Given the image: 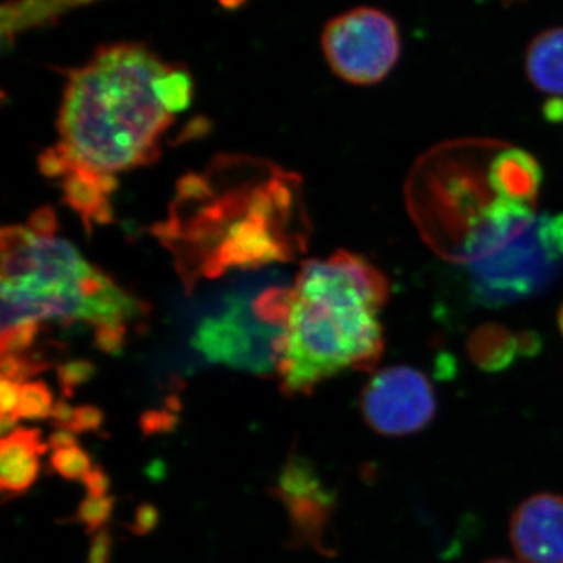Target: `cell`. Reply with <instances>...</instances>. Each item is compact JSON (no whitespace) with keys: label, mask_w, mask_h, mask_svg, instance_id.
Returning a JSON list of instances; mask_svg holds the SVG:
<instances>
[{"label":"cell","mask_w":563,"mask_h":563,"mask_svg":"<svg viewBox=\"0 0 563 563\" xmlns=\"http://www.w3.org/2000/svg\"><path fill=\"white\" fill-rule=\"evenodd\" d=\"M172 66L135 43L103 46L70 73L63 91L57 150L44 166L65 176L66 196L107 207L118 173L150 163L176 113L162 80Z\"/></svg>","instance_id":"6da1fadb"},{"label":"cell","mask_w":563,"mask_h":563,"mask_svg":"<svg viewBox=\"0 0 563 563\" xmlns=\"http://www.w3.org/2000/svg\"><path fill=\"white\" fill-rule=\"evenodd\" d=\"M2 357L21 355L47 322L90 325L99 346L121 350L143 306L55 233L51 213L2 232Z\"/></svg>","instance_id":"7a4b0ae2"},{"label":"cell","mask_w":563,"mask_h":563,"mask_svg":"<svg viewBox=\"0 0 563 563\" xmlns=\"http://www.w3.org/2000/svg\"><path fill=\"white\" fill-rule=\"evenodd\" d=\"M388 298L387 276L362 255L339 251L303 263L288 292L282 390L310 395L340 373L372 372L384 354Z\"/></svg>","instance_id":"3957f363"},{"label":"cell","mask_w":563,"mask_h":563,"mask_svg":"<svg viewBox=\"0 0 563 563\" xmlns=\"http://www.w3.org/2000/svg\"><path fill=\"white\" fill-rule=\"evenodd\" d=\"M476 306L501 309L547 291L563 273V213L498 195L453 251Z\"/></svg>","instance_id":"277c9868"},{"label":"cell","mask_w":563,"mask_h":563,"mask_svg":"<svg viewBox=\"0 0 563 563\" xmlns=\"http://www.w3.org/2000/svg\"><path fill=\"white\" fill-rule=\"evenodd\" d=\"M288 292L268 290L254 302L239 301L199 325L192 344L210 362L255 374L279 372Z\"/></svg>","instance_id":"5b68a950"},{"label":"cell","mask_w":563,"mask_h":563,"mask_svg":"<svg viewBox=\"0 0 563 563\" xmlns=\"http://www.w3.org/2000/svg\"><path fill=\"white\" fill-rule=\"evenodd\" d=\"M322 49L336 76L354 85L384 80L401 54L398 27L376 9H355L325 25Z\"/></svg>","instance_id":"8992f818"},{"label":"cell","mask_w":563,"mask_h":563,"mask_svg":"<svg viewBox=\"0 0 563 563\" xmlns=\"http://www.w3.org/2000/svg\"><path fill=\"white\" fill-rule=\"evenodd\" d=\"M363 420L383 437H407L428 428L437 415L431 380L407 365L374 373L362 391Z\"/></svg>","instance_id":"52a82bcc"},{"label":"cell","mask_w":563,"mask_h":563,"mask_svg":"<svg viewBox=\"0 0 563 563\" xmlns=\"http://www.w3.org/2000/svg\"><path fill=\"white\" fill-rule=\"evenodd\" d=\"M276 496L287 509L296 539L328 553L324 537L335 509V493L321 483L312 463L291 455L277 481Z\"/></svg>","instance_id":"ba28073f"},{"label":"cell","mask_w":563,"mask_h":563,"mask_svg":"<svg viewBox=\"0 0 563 563\" xmlns=\"http://www.w3.org/2000/svg\"><path fill=\"white\" fill-rule=\"evenodd\" d=\"M509 539L521 563H563V495L526 498L510 517Z\"/></svg>","instance_id":"9c48e42d"},{"label":"cell","mask_w":563,"mask_h":563,"mask_svg":"<svg viewBox=\"0 0 563 563\" xmlns=\"http://www.w3.org/2000/svg\"><path fill=\"white\" fill-rule=\"evenodd\" d=\"M47 451L38 429L18 428L0 444V488L5 501L24 495L38 479L40 457Z\"/></svg>","instance_id":"30bf717a"},{"label":"cell","mask_w":563,"mask_h":563,"mask_svg":"<svg viewBox=\"0 0 563 563\" xmlns=\"http://www.w3.org/2000/svg\"><path fill=\"white\" fill-rule=\"evenodd\" d=\"M526 74L537 90L563 98V29L540 33L526 52Z\"/></svg>","instance_id":"8fae6325"},{"label":"cell","mask_w":563,"mask_h":563,"mask_svg":"<svg viewBox=\"0 0 563 563\" xmlns=\"http://www.w3.org/2000/svg\"><path fill=\"white\" fill-rule=\"evenodd\" d=\"M88 2L92 0H14L5 3L2 10L3 40L33 25L46 24L65 11Z\"/></svg>","instance_id":"7c38bea8"},{"label":"cell","mask_w":563,"mask_h":563,"mask_svg":"<svg viewBox=\"0 0 563 563\" xmlns=\"http://www.w3.org/2000/svg\"><path fill=\"white\" fill-rule=\"evenodd\" d=\"M470 354L474 363L484 369L496 372L512 362L514 346L510 344V336L503 335L501 331L487 332L474 340Z\"/></svg>","instance_id":"4fadbf2b"},{"label":"cell","mask_w":563,"mask_h":563,"mask_svg":"<svg viewBox=\"0 0 563 563\" xmlns=\"http://www.w3.org/2000/svg\"><path fill=\"white\" fill-rule=\"evenodd\" d=\"M52 393L44 383L21 384L18 417L25 420H46L54 410Z\"/></svg>","instance_id":"5bb4252c"},{"label":"cell","mask_w":563,"mask_h":563,"mask_svg":"<svg viewBox=\"0 0 563 563\" xmlns=\"http://www.w3.org/2000/svg\"><path fill=\"white\" fill-rule=\"evenodd\" d=\"M51 468L63 479L84 481L85 476L91 472L92 465L90 455L77 444V446L54 451L51 457Z\"/></svg>","instance_id":"9a60e30c"},{"label":"cell","mask_w":563,"mask_h":563,"mask_svg":"<svg viewBox=\"0 0 563 563\" xmlns=\"http://www.w3.org/2000/svg\"><path fill=\"white\" fill-rule=\"evenodd\" d=\"M113 499L109 498V496H106V498L88 496L80 504L76 520L84 525L88 532L98 531L109 521L110 515L113 512Z\"/></svg>","instance_id":"2e32d148"},{"label":"cell","mask_w":563,"mask_h":563,"mask_svg":"<svg viewBox=\"0 0 563 563\" xmlns=\"http://www.w3.org/2000/svg\"><path fill=\"white\" fill-rule=\"evenodd\" d=\"M103 413L98 407L80 406L74 412L73 424H70V432H95L102 428Z\"/></svg>","instance_id":"e0dca14e"},{"label":"cell","mask_w":563,"mask_h":563,"mask_svg":"<svg viewBox=\"0 0 563 563\" xmlns=\"http://www.w3.org/2000/svg\"><path fill=\"white\" fill-rule=\"evenodd\" d=\"M92 374L91 366L88 363H70V365L63 366L60 368V383L65 395H73V391L88 380Z\"/></svg>","instance_id":"ac0fdd59"},{"label":"cell","mask_w":563,"mask_h":563,"mask_svg":"<svg viewBox=\"0 0 563 563\" xmlns=\"http://www.w3.org/2000/svg\"><path fill=\"white\" fill-rule=\"evenodd\" d=\"M157 523L158 510L155 509L152 504H141L139 510H136L135 518H133L132 523L129 525L128 528L131 529L135 536H146Z\"/></svg>","instance_id":"d6986e66"},{"label":"cell","mask_w":563,"mask_h":563,"mask_svg":"<svg viewBox=\"0 0 563 563\" xmlns=\"http://www.w3.org/2000/svg\"><path fill=\"white\" fill-rule=\"evenodd\" d=\"M84 484L87 487L88 496L106 498L110 487V479L101 466H92L91 472L85 476Z\"/></svg>","instance_id":"ffe728a7"},{"label":"cell","mask_w":563,"mask_h":563,"mask_svg":"<svg viewBox=\"0 0 563 563\" xmlns=\"http://www.w3.org/2000/svg\"><path fill=\"white\" fill-rule=\"evenodd\" d=\"M141 424H143L141 428H143L144 432L157 433L168 431L169 428H173L174 420L166 413L152 412L141 420Z\"/></svg>","instance_id":"44dd1931"},{"label":"cell","mask_w":563,"mask_h":563,"mask_svg":"<svg viewBox=\"0 0 563 563\" xmlns=\"http://www.w3.org/2000/svg\"><path fill=\"white\" fill-rule=\"evenodd\" d=\"M49 446L54 451L63 450V448L77 446L76 433L58 429L57 432L52 433Z\"/></svg>","instance_id":"7402d4cb"},{"label":"cell","mask_w":563,"mask_h":563,"mask_svg":"<svg viewBox=\"0 0 563 563\" xmlns=\"http://www.w3.org/2000/svg\"><path fill=\"white\" fill-rule=\"evenodd\" d=\"M110 548L111 544L107 542L92 543L88 563H109Z\"/></svg>","instance_id":"603a6c76"},{"label":"cell","mask_w":563,"mask_h":563,"mask_svg":"<svg viewBox=\"0 0 563 563\" xmlns=\"http://www.w3.org/2000/svg\"><path fill=\"white\" fill-rule=\"evenodd\" d=\"M483 563H520V562L510 561V559H506V558H496V559H490V561H485Z\"/></svg>","instance_id":"cb8c5ba5"},{"label":"cell","mask_w":563,"mask_h":563,"mask_svg":"<svg viewBox=\"0 0 563 563\" xmlns=\"http://www.w3.org/2000/svg\"><path fill=\"white\" fill-rule=\"evenodd\" d=\"M559 329H561L562 335H563V306L561 307V310H559Z\"/></svg>","instance_id":"d4e9b609"}]
</instances>
